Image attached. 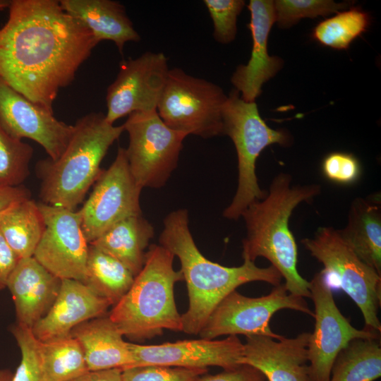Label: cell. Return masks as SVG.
<instances>
[{
	"label": "cell",
	"mask_w": 381,
	"mask_h": 381,
	"mask_svg": "<svg viewBox=\"0 0 381 381\" xmlns=\"http://www.w3.org/2000/svg\"><path fill=\"white\" fill-rule=\"evenodd\" d=\"M8 8L0 29V79L54 112L60 89L99 42L58 0H11Z\"/></svg>",
	"instance_id": "cell-1"
},
{
	"label": "cell",
	"mask_w": 381,
	"mask_h": 381,
	"mask_svg": "<svg viewBox=\"0 0 381 381\" xmlns=\"http://www.w3.org/2000/svg\"><path fill=\"white\" fill-rule=\"evenodd\" d=\"M159 245L181 262V271L188 289L189 305L181 315L182 332L199 334L219 303L239 286L252 282L279 285L282 275L272 265L259 267L243 260L238 267H225L205 258L198 248L188 226L186 209L174 210L164 219Z\"/></svg>",
	"instance_id": "cell-2"
},
{
	"label": "cell",
	"mask_w": 381,
	"mask_h": 381,
	"mask_svg": "<svg viewBox=\"0 0 381 381\" xmlns=\"http://www.w3.org/2000/svg\"><path fill=\"white\" fill-rule=\"evenodd\" d=\"M291 182L289 174L280 173L272 180L266 196L252 202L242 213L247 231L242 257L252 262L265 258L285 279L290 294L310 298V282L297 270V245L289 220L295 207L311 200L321 188L318 184L291 186Z\"/></svg>",
	"instance_id": "cell-3"
},
{
	"label": "cell",
	"mask_w": 381,
	"mask_h": 381,
	"mask_svg": "<svg viewBox=\"0 0 381 381\" xmlns=\"http://www.w3.org/2000/svg\"><path fill=\"white\" fill-rule=\"evenodd\" d=\"M73 126L62 155L36 165L42 202L72 211L83 201L102 172L100 164L109 148L125 131L123 124L114 126L102 112L86 114Z\"/></svg>",
	"instance_id": "cell-4"
},
{
	"label": "cell",
	"mask_w": 381,
	"mask_h": 381,
	"mask_svg": "<svg viewBox=\"0 0 381 381\" xmlns=\"http://www.w3.org/2000/svg\"><path fill=\"white\" fill-rule=\"evenodd\" d=\"M174 255L161 245L149 246L144 265L109 316L123 336L135 341L151 339L164 329L182 332L174 285L183 280L173 267Z\"/></svg>",
	"instance_id": "cell-5"
},
{
	"label": "cell",
	"mask_w": 381,
	"mask_h": 381,
	"mask_svg": "<svg viewBox=\"0 0 381 381\" xmlns=\"http://www.w3.org/2000/svg\"><path fill=\"white\" fill-rule=\"evenodd\" d=\"M222 134L233 141L238 157V186L231 204L223 216L238 219L253 202L267 195L259 186L255 174V162L267 146L277 143L289 144V136L282 130L269 127L261 118L255 102H246L234 90L227 96L222 109Z\"/></svg>",
	"instance_id": "cell-6"
},
{
	"label": "cell",
	"mask_w": 381,
	"mask_h": 381,
	"mask_svg": "<svg viewBox=\"0 0 381 381\" xmlns=\"http://www.w3.org/2000/svg\"><path fill=\"white\" fill-rule=\"evenodd\" d=\"M226 98L217 85L174 68L169 69L157 111L170 128L210 138L222 134Z\"/></svg>",
	"instance_id": "cell-7"
},
{
	"label": "cell",
	"mask_w": 381,
	"mask_h": 381,
	"mask_svg": "<svg viewBox=\"0 0 381 381\" xmlns=\"http://www.w3.org/2000/svg\"><path fill=\"white\" fill-rule=\"evenodd\" d=\"M301 243L323 265L322 272L334 277L358 307L365 329L380 334L381 275L363 262L333 228H320L313 238Z\"/></svg>",
	"instance_id": "cell-8"
},
{
	"label": "cell",
	"mask_w": 381,
	"mask_h": 381,
	"mask_svg": "<svg viewBox=\"0 0 381 381\" xmlns=\"http://www.w3.org/2000/svg\"><path fill=\"white\" fill-rule=\"evenodd\" d=\"M131 172L142 188H159L176 168L187 135L168 127L157 110L135 111L123 123Z\"/></svg>",
	"instance_id": "cell-9"
},
{
	"label": "cell",
	"mask_w": 381,
	"mask_h": 381,
	"mask_svg": "<svg viewBox=\"0 0 381 381\" xmlns=\"http://www.w3.org/2000/svg\"><path fill=\"white\" fill-rule=\"evenodd\" d=\"M282 309H291L313 317L303 297L290 294L284 284L274 286L265 296L248 297L236 290L225 296L210 315L199 333L200 338L214 339L223 335H264L279 339L270 322Z\"/></svg>",
	"instance_id": "cell-10"
},
{
	"label": "cell",
	"mask_w": 381,
	"mask_h": 381,
	"mask_svg": "<svg viewBox=\"0 0 381 381\" xmlns=\"http://www.w3.org/2000/svg\"><path fill=\"white\" fill-rule=\"evenodd\" d=\"M309 282L315 326L308 345V375L310 381H329L335 358L350 341L380 338V334L351 324L338 308L329 279L322 271Z\"/></svg>",
	"instance_id": "cell-11"
},
{
	"label": "cell",
	"mask_w": 381,
	"mask_h": 381,
	"mask_svg": "<svg viewBox=\"0 0 381 381\" xmlns=\"http://www.w3.org/2000/svg\"><path fill=\"white\" fill-rule=\"evenodd\" d=\"M142 189L131 172L126 149L119 147L114 161L107 169L102 170L79 210L87 242L92 243L120 220L142 214Z\"/></svg>",
	"instance_id": "cell-12"
},
{
	"label": "cell",
	"mask_w": 381,
	"mask_h": 381,
	"mask_svg": "<svg viewBox=\"0 0 381 381\" xmlns=\"http://www.w3.org/2000/svg\"><path fill=\"white\" fill-rule=\"evenodd\" d=\"M169 68L162 52H146L140 56L123 59L114 81L106 95V120L114 124L133 112L157 110Z\"/></svg>",
	"instance_id": "cell-13"
},
{
	"label": "cell",
	"mask_w": 381,
	"mask_h": 381,
	"mask_svg": "<svg viewBox=\"0 0 381 381\" xmlns=\"http://www.w3.org/2000/svg\"><path fill=\"white\" fill-rule=\"evenodd\" d=\"M37 203L45 229L33 257L58 278L83 282L89 243L82 230L79 210Z\"/></svg>",
	"instance_id": "cell-14"
},
{
	"label": "cell",
	"mask_w": 381,
	"mask_h": 381,
	"mask_svg": "<svg viewBox=\"0 0 381 381\" xmlns=\"http://www.w3.org/2000/svg\"><path fill=\"white\" fill-rule=\"evenodd\" d=\"M0 124L16 138L37 143L53 161L62 155L74 131L73 125L58 120L54 112L30 101L1 79Z\"/></svg>",
	"instance_id": "cell-15"
},
{
	"label": "cell",
	"mask_w": 381,
	"mask_h": 381,
	"mask_svg": "<svg viewBox=\"0 0 381 381\" xmlns=\"http://www.w3.org/2000/svg\"><path fill=\"white\" fill-rule=\"evenodd\" d=\"M128 346L134 358L131 367L160 365L186 368L217 366L229 369L241 365L243 351V344L234 335L223 339L201 338L157 345L128 342Z\"/></svg>",
	"instance_id": "cell-16"
},
{
	"label": "cell",
	"mask_w": 381,
	"mask_h": 381,
	"mask_svg": "<svg viewBox=\"0 0 381 381\" xmlns=\"http://www.w3.org/2000/svg\"><path fill=\"white\" fill-rule=\"evenodd\" d=\"M309 332L276 339L264 335L246 337L241 365L259 370L267 381H310L308 365Z\"/></svg>",
	"instance_id": "cell-17"
},
{
	"label": "cell",
	"mask_w": 381,
	"mask_h": 381,
	"mask_svg": "<svg viewBox=\"0 0 381 381\" xmlns=\"http://www.w3.org/2000/svg\"><path fill=\"white\" fill-rule=\"evenodd\" d=\"M111 303L99 296L83 282L61 279L58 295L47 313L32 328L40 341L71 335L80 324L106 315Z\"/></svg>",
	"instance_id": "cell-18"
},
{
	"label": "cell",
	"mask_w": 381,
	"mask_h": 381,
	"mask_svg": "<svg viewBox=\"0 0 381 381\" xmlns=\"http://www.w3.org/2000/svg\"><path fill=\"white\" fill-rule=\"evenodd\" d=\"M248 8L250 13L248 27L253 38L251 56L247 64L236 68L231 81L241 98L251 102L261 94L262 85L274 76L283 62L267 52L268 36L276 21L274 1L250 0Z\"/></svg>",
	"instance_id": "cell-19"
},
{
	"label": "cell",
	"mask_w": 381,
	"mask_h": 381,
	"mask_svg": "<svg viewBox=\"0 0 381 381\" xmlns=\"http://www.w3.org/2000/svg\"><path fill=\"white\" fill-rule=\"evenodd\" d=\"M61 282L33 256L20 259L6 285L14 302L17 323L32 329L52 307Z\"/></svg>",
	"instance_id": "cell-20"
},
{
	"label": "cell",
	"mask_w": 381,
	"mask_h": 381,
	"mask_svg": "<svg viewBox=\"0 0 381 381\" xmlns=\"http://www.w3.org/2000/svg\"><path fill=\"white\" fill-rule=\"evenodd\" d=\"M80 344L89 371L133 366L134 358L128 342L109 315L84 322L71 332Z\"/></svg>",
	"instance_id": "cell-21"
},
{
	"label": "cell",
	"mask_w": 381,
	"mask_h": 381,
	"mask_svg": "<svg viewBox=\"0 0 381 381\" xmlns=\"http://www.w3.org/2000/svg\"><path fill=\"white\" fill-rule=\"evenodd\" d=\"M63 10L83 24L100 42L111 40L123 54L128 42H138L140 36L123 4L113 0H60Z\"/></svg>",
	"instance_id": "cell-22"
},
{
	"label": "cell",
	"mask_w": 381,
	"mask_h": 381,
	"mask_svg": "<svg viewBox=\"0 0 381 381\" xmlns=\"http://www.w3.org/2000/svg\"><path fill=\"white\" fill-rule=\"evenodd\" d=\"M154 234L152 224L138 214L116 222L89 244L120 261L135 277L144 265L145 250Z\"/></svg>",
	"instance_id": "cell-23"
},
{
	"label": "cell",
	"mask_w": 381,
	"mask_h": 381,
	"mask_svg": "<svg viewBox=\"0 0 381 381\" xmlns=\"http://www.w3.org/2000/svg\"><path fill=\"white\" fill-rule=\"evenodd\" d=\"M337 231L355 254L381 275V210L378 201L356 198L351 205L346 226Z\"/></svg>",
	"instance_id": "cell-24"
},
{
	"label": "cell",
	"mask_w": 381,
	"mask_h": 381,
	"mask_svg": "<svg viewBox=\"0 0 381 381\" xmlns=\"http://www.w3.org/2000/svg\"><path fill=\"white\" fill-rule=\"evenodd\" d=\"M45 229L38 203L23 200L0 216V231L19 259L32 257Z\"/></svg>",
	"instance_id": "cell-25"
},
{
	"label": "cell",
	"mask_w": 381,
	"mask_h": 381,
	"mask_svg": "<svg viewBox=\"0 0 381 381\" xmlns=\"http://www.w3.org/2000/svg\"><path fill=\"white\" fill-rule=\"evenodd\" d=\"M135 276L120 261L89 244L83 282L95 294L118 303L132 286Z\"/></svg>",
	"instance_id": "cell-26"
},
{
	"label": "cell",
	"mask_w": 381,
	"mask_h": 381,
	"mask_svg": "<svg viewBox=\"0 0 381 381\" xmlns=\"http://www.w3.org/2000/svg\"><path fill=\"white\" fill-rule=\"evenodd\" d=\"M380 376V339H356L337 355L329 381H375Z\"/></svg>",
	"instance_id": "cell-27"
},
{
	"label": "cell",
	"mask_w": 381,
	"mask_h": 381,
	"mask_svg": "<svg viewBox=\"0 0 381 381\" xmlns=\"http://www.w3.org/2000/svg\"><path fill=\"white\" fill-rule=\"evenodd\" d=\"M38 351L42 381H69L89 371L80 344L71 335L39 341Z\"/></svg>",
	"instance_id": "cell-28"
},
{
	"label": "cell",
	"mask_w": 381,
	"mask_h": 381,
	"mask_svg": "<svg viewBox=\"0 0 381 381\" xmlns=\"http://www.w3.org/2000/svg\"><path fill=\"white\" fill-rule=\"evenodd\" d=\"M370 22L368 13L351 8L319 23L313 29L312 37L324 46L346 49L367 30Z\"/></svg>",
	"instance_id": "cell-29"
},
{
	"label": "cell",
	"mask_w": 381,
	"mask_h": 381,
	"mask_svg": "<svg viewBox=\"0 0 381 381\" xmlns=\"http://www.w3.org/2000/svg\"><path fill=\"white\" fill-rule=\"evenodd\" d=\"M33 149L8 134L0 124V186H19L30 174Z\"/></svg>",
	"instance_id": "cell-30"
},
{
	"label": "cell",
	"mask_w": 381,
	"mask_h": 381,
	"mask_svg": "<svg viewBox=\"0 0 381 381\" xmlns=\"http://www.w3.org/2000/svg\"><path fill=\"white\" fill-rule=\"evenodd\" d=\"M274 5L279 26L288 28L303 18L325 16L347 7L349 4L329 0H277L274 1Z\"/></svg>",
	"instance_id": "cell-31"
},
{
	"label": "cell",
	"mask_w": 381,
	"mask_h": 381,
	"mask_svg": "<svg viewBox=\"0 0 381 381\" xmlns=\"http://www.w3.org/2000/svg\"><path fill=\"white\" fill-rule=\"evenodd\" d=\"M21 353V360L11 381H42L38 339L32 329L17 323L11 327Z\"/></svg>",
	"instance_id": "cell-32"
},
{
	"label": "cell",
	"mask_w": 381,
	"mask_h": 381,
	"mask_svg": "<svg viewBox=\"0 0 381 381\" xmlns=\"http://www.w3.org/2000/svg\"><path fill=\"white\" fill-rule=\"evenodd\" d=\"M213 23V37L222 44L231 42L237 32V18L245 6L243 0H204Z\"/></svg>",
	"instance_id": "cell-33"
},
{
	"label": "cell",
	"mask_w": 381,
	"mask_h": 381,
	"mask_svg": "<svg viewBox=\"0 0 381 381\" xmlns=\"http://www.w3.org/2000/svg\"><path fill=\"white\" fill-rule=\"evenodd\" d=\"M207 371V368L147 365L124 369L121 377L122 381H196Z\"/></svg>",
	"instance_id": "cell-34"
},
{
	"label": "cell",
	"mask_w": 381,
	"mask_h": 381,
	"mask_svg": "<svg viewBox=\"0 0 381 381\" xmlns=\"http://www.w3.org/2000/svg\"><path fill=\"white\" fill-rule=\"evenodd\" d=\"M324 175L332 181L341 184L355 182L361 174V166L352 154L336 152L327 155L322 164Z\"/></svg>",
	"instance_id": "cell-35"
},
{
	"label": "cell",
	"mask_w": 381,
	"mask_h": 381,
	"mask_svg": "<svg viewBox=\"0 0 381 381\" xmlns=\"http://www.w3.org/2000/svg\"><path fill=\"white\" fill-rule=\"evenodd\" d=\"M265 376L255 368L248 365H239L235 368L224 369L216 375H201L196 381H265Z\"/></svg>",
	"instance_id": "cell-36"
},
{
	"label": "cell",
	"mask_w": 381,
	"mask_h": 381,
	"mask_svg": "<svg viewBox=\"0 0 381 381\" xmlns=\"http://www.w3.org/2000/svg\"><path fill=\"white\" fill-rule=\"evenodd\" d=\"M19 260L0 231V290L6 287L8 278Z\"/></svg>",
	"instance_id": "cell-37"
},
{
	"label": "cell",
	"mask_w": 381,
	"mask_h": 381,
	"mask_svg": "<svg viewBox=\"0 0 381 381\" xmlns=\"http://www.w3.org/2000/svg\"><path fill=\"white\" fill-rule=\"evenodd\" d=\"M30 198V193L24 186H0V216L18 202Z\"/></svg>",
	"instance_id": "cell-38"
},
{
	"label": "cell",
	"mask_w": 381,
	"mask_h": 381,
	"mask_svg": "<svg viewBox=\"0 0 381 381\" xmlns=\"http://www.w3.org/2000/svg\"><path fill=\"white\" fill-rule=\"evenodd\" d=\"M121 371L119 368L88 371L69 381H122Z\"/></svg>",
	"instance_id": "cell-39"
},
{
	"label": "cell",
	"mask_w": 381,
	"mask_h": 381,
	"mask_svg": "<svg viewBox=\"0 0 381 381\" xmlns=\"http://www.w3.org/2000/svg\"><path fill=\"white\" fill-rule=\"evenodd\" d=\"M13 373L8 369L0 370V381H11Z\"/></svg>",
	"instance_id": "cell-40"
},
{
	"label": "cell",
	"mask_w": 381,
	"mask_h": 381,
	"mask_svg": "<svg viewBox=\"0 0 381 381\" xmlns=\"http://www.w3.org/2000/svg\"><path fill=\"white\" fill-rule=\"evenodd\" d=\"M11 0H0V11L9 7Z\"/></svg>",
	"instance_id": "cell-41"
}]
</instances>
